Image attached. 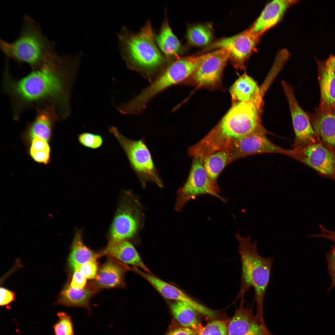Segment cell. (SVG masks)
Instances as JSON below:
<instances>
[{
  "label": "cell",
  "mask_w": 335,
  "mask_h": 335,
  "mask_svg": "<svg viewBox=\"0 0 335 335\" xmlns=\"http://www.w3.org/2000/svg\"><path fill=\"white\" fill-rule=\"evenodd\" d=\"M100 256L85 246L83 241L82 231L76 232L68 260L70 267L76 270L81 265L89 261H96Z\"/></svg>",
  "instance_id": "25"
},
{
  "label": "cell",
  "mask_w": 335,
  "mask_h": 335,
  "mask_svg": "<svg viewBox=\"0 0 335 335\" xmlns=\"http://www.w3.org/2000/svg\"><path fill=\"white\" fill-rule=\"evenodd\" d=\"M186 37L191 45L201 46L208 44L213 38L211 29L206 25H198L190 28Z\"/></svg>",
  "instance_id": "29"
},
{
  "label": "cell",
  "mask_w": 335,
  "mask_h": 335,
  "mask_svg": "<svg viewBox=\"0 0 335 335\" xmlns=\"http://www.w3.org/2000/svg\"><path fill=\"white\" fill-rule=\"evenodd\" d=\"M319 227L321 230L320 233L312 234L308 237L325 238L333 241L335 244V231L329 230L321 224Z\"/></svg>",
  "instance_id": "39"
},
{
  "label": "cell",
  "mask_w": 335,
  "mask_h": 335,
  "mask_svg": "<svg viewBox=\"0 0 335 335\" xmlns=\"http://www.w3.org/2000/svg\"><path fill=\"white\" fill-rule=\"evenodd\" d=\"M81 56H61L54 51L39 67L20 78L12 75L6 64L2 90L9 98L13 118L19 119L29 109L45 107L52 108L59 120L69 117L71 93Z\"/></svg>",
  "instance_id": "1"
},
{
  "label": "cell",
  "mask_w": 335,
  "mask_h": 335,
  "mask_svg": "<svg viewBox=\"0 0 335 335\" xmlns=\"http://www.w3.org/2000/svg\"><path fill=\"white\" fill-rule=\"evenodd\" d=\"M220 188L208 178L203 166V159L194 157L190 172L186 181L177 191L176 208L181 211L190 200L197 197L208 194L217 198L222 201L226 200L219 195Z\"/></svg>",
  "instance_id": "8"
},
{
  "label": "cell",
  "mask_w": 335,
  "mask_h": 335,
  "mask_svg": "<svg viewBox=\"0 0 335 335\" xmlns=\"http://www.w3.org/2000/svg\"><path fill=\"white\" fill-rule=\"evenodd\" d=\"M95 292L90 287L77 289L68 285L60 293L56 303L67 307L85 308L91 315L90 300Z\"/></svg>",
  "instance_id": "23"
},
{
  "label": "cell",
  "mask_w": 335,
  "mask_h": 335,
  "mask_svg": "<svg viewBox=\"0 0 335 335\" xmlns=\"http://www.w3.org/2000/svg\"><path fill=\"white\" fill-rule=\"evenodd\" d=\"M132 270L147 280L164 297L181 301L190 306L202 315L208 311L207 307L194 300L176 286L167 283L150 273L133 267Z\"/></svg>",
  "instance_id": "17"
},
{
  "label": "cell",
  "mask_w": 335,
  "mask_h": 335,
  "mask_svg": "<svg viewBox=\"0 0 335 335\" xmlns=\"http://www.w3.org/2000/svg\"><path fill=\"white\" fill-rule=\"evenodd\" d=\"M229 58L230 53L227 50L219 48L213 51L188 78L198 88H221L223 69Z\"/></svg>",
  "instance_id": "11"
},
{
  "label": "cell",
  "mask_w": 335,
  "mask_h": 335,
  "mask_svg": "<svg viewBox=\"0 0 335 335\" xmlns=\"http://www.w3.org/2000/svg\"><path fill=\"white\" fill-rule=\"evenodd\" d=\"M57 315L58 320L52 326L55 335H75L71 317L64 312Z\"/></svg>",
  "instance_id": "31"
},
{
  "label": "cell",
  "mask_w": 335,
  "mask_h": 335,
  "mask_svg": "<svg viewBox=\"0 0 335 335\" xmlns=\"http://www.w3.org/2000/svg\"><path fill=\"white\" fill-rule=\"evenodd\" d=\"M228 325L223 320H212L203 327L198 335H228Z\"/></svg>",
  "instance_id": "32"
},
{
  "label": "cell",
  "mask_w": 335,
  "mask_h": 335,
  "mask_svg": "<svg viewBox=\"0 0 335 335\" xmlns=\"http://www.w3.org/2000/svg\"><path fill=\"white\" fill-rule=\"evenodd\" d=\"M78 139L81 145L93 149L100 147L103 142V138L100 135L86 132L78 134Z\"/></svg>",
  "instance_id": "33"
},
{
  "label": "cell",
  "mask_w": 335,
  "mask_h": 335,
  "mask_svg": "<svg viewBox=\"0 0 335 335\" xmlns=\"http://www.w3.org/2000/svg\"><path fill=\"white\" fill-rule=\"evenodd\" d=\"M86 278L78 270H74L70 285L74 288L81 289L85 287Z\"/></svg>",
  "instance_id": "37"
},
{
  "label": "cell",
  "mask_w": 335,
  "mask_h": 335,
  "mask_svg": "<svg viewBox=\"0 0 335 335\" xmlns=\"http://www.w3.org/2000/svg\"><path fill=\"white\" fill-rule=\"evenodd\" d=\"M124 268L117 261L109 259L101 266L90 287L96 292L104 288L122 287L124 285Z\"/></svg>",
  "instance_id": "19"
},
{
  "label": "cell",
  "mask_w": 335,
  "mask_h": 335,
  "mask_svg": "<svg viewBox=\"0 0 335 335\" xmlns=\"http://www.w3.org/2000/svg\"><path fill=\"white\" fill-rule=\"evenodd\" d=\"M102 254L124 263L141 268L147 273H150L135 248L130 243L126 241L109 243Z\"/></svg>",
  "instance_id": "22"
},
{
  "label": "cell",
  "mask_w": 335,
  "mask_h": 335,
  "mask_svg": "<svg viewBox=\"0 0 335 335\" xmlns=\"http://www.w3.org/2000/svg\"><path fill=\"white\" fill-rule=\"evenodd\" d=\"M282 85L288 100L295 133L293 148L306 147L319 138L313 129L308 114L301 107L295 97L293 87L284 81Z\"/></svg>",
  "instance_id": "12"
},
{
  "label": "cell",
  "mask_w": 335,
  "mask_h": 335,
  "mask_svg": "<svg viewBox=\"0 0 335 335\" xmlns=\"http://www.w3.org/2000/svg\"><path fill=\"white\" fill-rule=\"evenodd\" d=\"M262 101L253 96L232 105L218 123L203 139L190 147L188 154L203 159L219 151L230 149L237 141L261 125Z\"/></svg>",
  "instance_id": "2"
},
{
  "label": "cell",
  "mask_w": 335,
  "mask_h": 335,
  "mask_svg": "<svg viewBox=\"0 0 335 335\" xmlns=\"http://www.w3.org/2000/svg\"><path fill=\"white\" fill-rule=\"evenodd\" d=\"M0 47L6 57L20 64L27 63L32 69L39 67L55 50L54 44L43 34L38 23L27 15L24 16L16 39L11 42L1 39Z\"/></svg>",
  "instance_id": "4"
},
{
  "label": "cell",
  "mask_w": 335,
  "mask_h": 335,
  "mask_svg": "<svg viewBox=\"0 0 335 335\" xmlns=\"http://www.w3.org/2000/svg\"><path fill=\"white\" fill-rule=\"evenodd\" d=\"M235 236L239 242V253L242 267L241 284L238 298L244 297L252 287L254 291V301L257 306L256 315L263 321L265 296L269 285L273 258L261 256L257 249V241H251L252 236H241L238 232Z\"/></svg>",
  "instance_id": "3"
},
{
  "label": "cell",
  "mask_w": 335,
  "mask_h": 335,
  "mask_svg": "<svg viewBox=\"0 0 335 335\" xmlns=\"http://www.w3.org/2000/svg\"><path fill=\"white\" fill-rule=\"evenodd\" d=\"M123 30L118 34L120 47L129 67L151 70L163 64L165 60L156 45L149 21L136 34Z\"/></svg>",
  "instance_id": "5"
},
{
  "label": "cell",
  "mask_w": 335,
  "mask_h": 335,
  "mask_svg": "<svg viewBox=\"0 0 335 335\" xmlns=\"http://www.w3.org/2000/svg\"><path fill=\"white\" fill-rule=\"evenodd\" d=\"M266 131L261 125L252 132L242 138L230 149L229 163L237 159L262 153L285 154L287 150L275 145L266 137Z\"/></svg>",
  "instance_id": "13"
},
{
  "label": "cell",
  "mask_w": 335,
  "mask_h": 335,
  "mask_svg": "<svg viewBox=\"0 0 335 335\" xmlns=\"http://www.w3.org/2000/svg\"><path fill=\"white\" fill-rule=\"evenodd\" d=\"M35 109L34 118L28 126L26 133L31 138L37 136L47 141L51 136L55 122L58 120L57 116L51 107H40Z\"/></svg>",
  "instance_id": "21"
},
{
  "label": "cell",
  "mask_w": 335,
  "mask_h": 335,
  "mask_svg": "<svg viewBox=\"0 0 335 335\" xmlns=\"http://www.w3.org/2000/svg\"><path fill=\"white\" fill-rule=\"evenodd\" d=\"M155 40L162 52L168 58L177 56L180 53L181 48V43L172 33L167 20L163 23Z\"/></svg>",
  "instance_id": "27"
},
{
  "label": "cell",
  "mask_w": 335,
  "mask_h": 335,
  "mask_svg": "<svg viewBox=\"0 0 335 335\" xmlns=\"http://www.w3.org/2000/svg\"><path fill=\"white\" fill-rule=\"evenodd\" d=\"M128 193L118 208L110 229L109 243L133 237L141 225V211L139 202Z\"/></svg>",
  "instance_id": "9"
},
{
  "label": "cell",
  "mask_w": 335,
  "mask_h": 335,
  "mask_svg": "<svg viewBox=\"0 0 335 335\" xmlns=\"http://www.w3.org/2000/svg\"><path fill=\"white\" fill-rule=\"evenodd\" d=\"M126 154L132 169L139 178L142 186L148 181L162 187L163 184L153 162L149 150L142 140H133L123 135L114 127L109 128Z\"/></svg>",
  "instance_id": "7"
},
{
  "label": "cell",
  "mask_w": 335,
  "mask_h": 335,
  "mask_svg": "<svg viewBox=\"0 0 335 335\" xmlns=\"http://www.w3.org/2000/svg\"><path fill=\"white\" fill-rule=\"evenodd\" d=\"M30 153L35 161L48 163L50 160V148L47 141L37 136L32 138Z\"/></svg>",
  "instance_id": "30"
},
{
  "label": "cell",
  "mask_w": 335,
  "mask_h": 335,
  "mask_svg": "<svg viewBox=\"0 0 335 335\" xmlns=\"http://www.w3.org/2000/svg\"><path fill=\"white\" fill-rule=\"evenodd\" d=\"M171 308L175 319L181 325L190 328L198 334L203 326L197 311L183 302L176 301ZM201 315V314H200Z\"/></svg>",
  "instance_id": "24"
},
{
  "label": "cell",
  "mask_w": 335,
  "mask_h": 335,
  "mask_svg": "<svg viewBox=\"0 0 335 335\" xmlns=\"http://www.w3.org/2000/svg\"><path fill=\"white\" fill-rule=\"evenodd\" d=\"M230 150H221L203 159V166L208 176L213 182L217 184V178L226 165L229 163Z\"/></svg>",
  "instance_id": "28"
},
{
  "label": "cell",
  "mask_w": 335,
  "mask_h": 335,
  "mask_svg": "<svg viewBox=\"0 0 335 335\" xmlns=\"http://www.w3.org/2000/svg\"><path fill=\"white\" fill-rule=\"evenodd\" d=\"M308 114L316 135L335 154V114L316 108L315 112Z\"/></svg>",
  "instance_id": "20"
},
{
  "label": "cell",
  "mask_w": 335,
  "mask_h": 335,
  "mask_svg": "<svg viewBox=\"0 0 335 335\" xmlns=\"http://www.w3.org/2000/svg\"><path fill=\"white\" fill-rule=\"evenodd\" d=\"M201 64L197 56H189L178 59L170 65L153 83L131 100L123 104L127 114L141 111L148 102L165 88L189 77Z\"/></svg>",
  "instance_id": "6"
},
{
  "label": "cell",
  "mask_w": 335,
  "mask_h": 335,
  "mask_svg": "<svg viewBox=\"0 0 335 335\" xmlns=\"http://www.w3.org/2000/svg\"><path fill=\"white\" fill-rule=\"evenodd\" d=\"M260 38L250 28L233 36L219 40L210 47L227 50L234 67L241 70L245 69V62L256 49Z\"/></svg>",
  "instance_id": "14"
},
{
  "label": "cell",
  "mask_w": 335,
  "mask_h": 335,
  "mask_svg": "<svg viewBox=\"0 0 335 335\" xmlns=\"http://www.w3.org/2000/svg\"><path fill=\"white\" fill-rule=\"evenodd\" d=\"M327 260L329 274L331 279V286L328 291L335 287V244L331 246L330 250L327 253Z\"/></svg>",
  "instance_id": "36"
},
{
  "label": "cell",
  "mask_w": 335,
  "mask_h": 335,
  "mask_svg": "<svg viewBox=\"0 0 335 335\" xmlns=\"http://www.w3.org/2000/svg\"><path fill=\"white\" fill-rule=\"evenodd\" d=\"M76 270L79 271L87 279H95L98 272L97 262H88L80 266Z\"/></svg>",
  "instance_id": "35"
},
{
  "label": "cell",
  "mask_w": 335,
  "mask_h": 335,
  "mask_svg": "<svg viewBox=\"0 0 335 335\" xmlns=\"http://www.w3.org/2000/svg\"><path fill=\"white\" fill-rule=\"evenodd\" d=\"M285 155L310 167L323 176L335 180V154L319 138L306 147L287 150Z\"/></svg>",
  "instance_id": "10"
},
{
  "label": "cell",
  "mask_w": 335,
  "mask_h": 335,
  "mask_svg": "<svg viewBox=\"0 0 335 335\" xmlns=\"http://www.w3.org/2000/svg\"><path fill=\"white\" fill-rule=\"evenodd\" d=\"M259 88L256 82L244 73L236 80L230 89L232 105L249 100Z\"/></svg>",
  "instance_id": "26"
},
{
  "label": "cell",
  "mask_w": 335,
  "mask_h": 335,
  "mask_svg": "<svg viewBox=\"0 0 335 335\" xmlns=\"http://www.w3.org/2000/svg\"><path fill=\"white\" fill-rule=\"evenodd\" d=\"M240 298L239 306L228 325V335H275L254 315L253 304L245 307L244 297Z\"/></svg>",
  "instance_id": "16"
},
{
  "label": "cell",
  "mask_w": 335,
  "mask_h": 335,
  "mask_svg": "<svg viewBox=\"0 0 335 335\" xmlns=\"http://www.w3.org/2000/svg\"><path fill=\"white\" fill-rule=\"evenodd\" d=\"M195 331L180 324L173 319L164 335H198Z\"/></svg>",
  "instance_id": "34"
},
{
  "label": "cell",
  "mask_w": 335,
  "mask_h": 335,
  "mask_svg": "<svg viewBox=\"0 0 335 335\" xmlns=\"http://www.w3.org/2000/svg\"><path fill=\"white\" fill-rule=\"evenodd\" d=\"M315 59L320 90L317 108L326 113L335 114V55L330 54L324 60H319L315 57Z\"/></svg>",
  "instance_id": "15"
},
{
  "label": "cell",
  "mask_w": 335,
  "mask_h": 335,
  "mask_svg": "<svg viewBox=\"0 0 335 335\" xmlns=\"http://www.w3.org/2000/svg\"><path fill=\"white\" fill-rule=\"evenodd\" d=\"M297 2V0H291L272 1L266 5L251 29L260 37L265 32L279 21L290 6Z\"/></svg>",
  "instance_id": "18"
},
{
  "label": "cell",
  "mask_w": 335,
  "mask_h": 335,
  "mask_svg": "<svg viewBox=\"0 0 335 335\" xmlns=\"http://www.w3.org/2000/svg\"><path fill=\"white\" fill-rule=\"evenodd\" d=\"M0 306H7L15 300V295L12 292L3 288H0Z\"/></svg>",
  "instance_id": "38"
}]
</instances>
